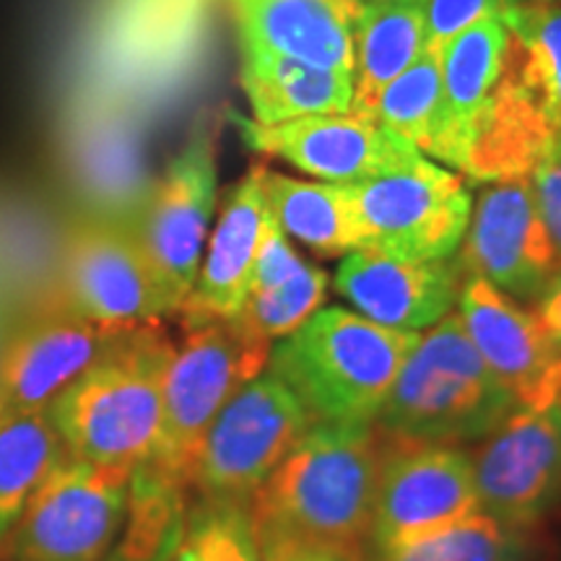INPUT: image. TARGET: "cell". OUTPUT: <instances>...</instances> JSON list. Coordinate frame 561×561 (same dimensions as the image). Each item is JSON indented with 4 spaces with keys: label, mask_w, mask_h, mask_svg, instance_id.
I'll return each instance as SVG.
<instances>
[{
    "label": "cell",
    "mask_w": 561,
    "mask_h": 561,
    "mask_svg": "<svg viewBox=\"0 0 561 561\" xmlns=\"http://www.w3.org/2000/svg\"><path fill=\"white\" fill-rule=\"evenodd\" d=\"M380 473L375 424L314 421L250 500L252 525L364 551Z\"/></svg>",
    "instance_id": "1"
},
{
    "label": "cell",
    "mask_w": 561,
    "mask_h": 561,
    "mask_svg": "<svg viewBox=\"0 0 561 561\" xmlns=\"http://www.w3.org/2000/svg\"><path fill=\"white\" fill-rule=\"evenodd\" d=\"M174 341L161 322L128 328L47 405L70 458L136 468L159 434Z\"/></svg>",
    "instance_id": "2"
},
{
    "label": "cell",
    "mask_w": 561,
    "mask_h": 561,
    "mask_svg": "<svg viewBox=\"0 0 561 561\" xmlns=\"http://www.w3.org/2000/svg\"><path fill=\"white\" fill-rule=\"evenodd\" d=\"M273 343L240 320L187 328L167 369L164 405L151 453L133 468V486L187 502L203 442L224 405L268 367Z\"/></svg>",
    "instance_id": "3"
},
{
    "label": "cell",
    "mask_w": 561,
    "mask_h": 561,
    "mask_svg": "<svg viewBox=\"0 0 561 561\" xmlns=\"http://www.w3.org/2000/svg\"><path fill=\"white\" fill-rule=\"evenodd\" d=\"M419 335L390 331L346 307H322L273 343L268 371L318 421L375 424Z\"/></svg>",
    "instance_id": "4"
},
{
    "label": "cell",
    "mask_w": 561,
    "mask_h": 561,
    "mask_svg": "<svg viewBox=\"0 0 561 561\" xmlns=\"http://www.w3.org/2000/svg\"><path fill=\"white\" fill-rule=\"evenodd\" d=\"M515 409V398L483 364L460 314L450 312L419 335L375 430L392 439L462 445L486 439Z\"/></svg>",
    "instance_id": "5"
},
{
    "label": "cell",
    "mask_w": 561,
    "mask_h": 561,
    "mask_svg": "<svg viewBox=\"0 0 561 561\" xmlns=\"http://www.w3.org/2000/svg\"><path fill=\"white\" fill-rule=\"evenodd\" d=\"M128 466L66 455L42 479L0 549L9 561H104L128 515Z\"/></svg>",
    "instance_id": "6"
},
{
    "label": "cell",
    "mask_w": 561,
    "mask_h": 561,
    "mask_svg": "<svg viewBox=\"0 0 561 561\" xmlns=\"http://www.w3.org/2000/svg\"><path fill=\"white\" fill-rule=\"evenodd\" d=\"M314 421L289 385L265 367L210 424L193 479L198 500L250 504Z\"/></svg>",
    "instance_id": "7"
},
{
    "label": "cell",
    "mask_w": 561,
    "mask_h": 561,
    "mask_svg": "<svg viewBox=\"0 0 561 561\" xmlns=\"http://www.w3.org/2000/svg\"><path fill=\"white\" fill-rule=\"evenodd\" d=\"M362 250L401 261H445L458 252L473 210L471 180L421 157L401 172L348 185Z\"/></svg>",
    "instance_id": "8"
},
{
    "label": "cell",
    "mask_w": 561,
    "mask_h": 561,
    "mask_svg": "<svg viewBox=\"0 0 561 561\" xmlns=\"http://www.w3.org/2000/svg\"><path fill=\"white\" fill-rule=\"evenodd\" d=\"M481 512L473 455L460 445L380 437V473L364 553L385 551Z\"/></svg>",
    "instance_id": "9"
},
{
    "label": "cell",
    "mask_w": 561,
    "mask_h": 561,
    "mask_svg": "<svg viewBox=\"0 0 561 561\" xmlns=\"http://www.w3.org/2000/svg\"><path fill=\"white\" fill-rule=\"evenodd\" d=\"M55 305L104 331L174 318L136 231L115 219H83L68 231Z\"/></svg>",
    "instance_id": "10"
},
{
    "label": "cell",
    "mask_w": 561,
    "mask_h": 561,
    "mask_svg": "<svg viewBox=\"0 0 561 561\" xmlns=\"http://www.w3.org/2000/svg\"><path fill=\"white\" fill-rule=\"evenodd\" d=\"M219 195L216 140L198 128L174 157L130 224L174 318L198 278Z\"/></svg>",
    "instance_id": "11"
},
{
    "label": "cell",
    "mask_w": 561,
    "mask_h": 561,
    "mask_svg": "<svg viewBox=\"0 0 561 561\" xmlns=\"http://www.w3.org/2000/svg\"><path fill=\"white\" fill-rule=\"evenodd\" d=\"M455 261L520 305L538 299L559 257L530 178L483 182Z\"/></svg>",
    "instance_id": "12"
},
{
    "label": "cell",
    "mask_w": 561,
    "mask_h": 561,
    "mask_svg": "<svg viewBox=\"0 0 561 561\" xmlns=\"http://www.w3.org/2000/svg\"><path fill=\"white\" fill-rule=\"evenodd\" d=\"M483 515L533 530L561 502V403L515 409L473 455Z\"/></svg>",
    "instance_id": "13"
},
{
    "label": "cell",
    "mask_w": 561,
    "mask_h": 561,
    "mask_svg": "<svg viewBox=\"0 0 561 561\" xmlns=\"http://www.w3.org/2000/svg\"><path fill=\"white\" fill-rule=\"evenodd\" d=\"M240 130L255 151L333 185H359L385 178L424 157L375 117L354 112L297 117L278 125H261L240 117Z\"/></svg>",
    "instance_id": "14"
},
{
    "label": "cell",
    "mask_w": 561,
    "mask_h": 561,
    "mask_svg": "<svg viewBox=\"0 0 561 561\" xmlns=\"http://www.w3.org/2000/svg\"><path fill=\"white\" fill-rule=\"evenodd\" d=\"M496 382L517 409H549L561 403V356L536 314L479 276H466L458 310Z\"/></svg>",
    "instance_id": "15"
},
{
    "label": "cell",
    "mask_w": 561,
    "mask_h": 561,
    "mask_svg": "<svg viewBox=\"0 0 561 561\" xmlns=\"http://www.w3.org/2000/svg\"><path fill=\"white\" fill-rule=\"evenodd\" d=\"M335 291L354 312L403 333H424L458 310L466 273L453 257L401 261L377 250H356L335 273Z\"/></svg>",
    "instance_id": "16"
},
{
    "label": "cell",
    "mask_w": 561,
    "mask_h": 561,
    "mask_svg": "<svg viewBox=\"0 0 561 561\" xmlns=\"http://www.w3.org/2000/svg\"><path fill=\"white\" fill-rule=\"evenodd\" d=\"M263 178L265 167H252L224 195L219 219L210 229L203 252L198 278L178 312L182 331L206 322L234 320L242 312L250 294L257 248L271 221Z\"/></svg>",
    "instance_id": "17"
},
{
    "label": "cell",
    "mask_w": 561,
    "mask_h": 561,
    "mask_svg": "<svg viewBox=\"0 0 561 561\" xmlns=\"http://www.w3.org/2000/svg\"><path fill=\"white\" fill-rule=\"evenodd\" d=\"M117 333L53 301L0 356V416L45 411Z\"/></svg>",
    "instance_id": "18"
},
{
    "label": "cell",
    "mask_w": 561,
    "mask_h": 561,
    "mask_svg": "<svg viewBox=\"0 0 561 561\" xmlns=\"http://www.w3.org/2000/svg\"><path fill=\"white\" fill-rule=\"evenodd\" d=\"M507 50V26L502 16H489L460 32L439 53V107L434 115L424 157L445 161L462 172L491 91L502 73Z\"/></svg>",
    "instance_id": "19"
},
{
    "label": "cell",
    "mask_w": 561,
    "mask_h": 561,
    "mask_svg": "<svg viewBox=\"0 0 561 561\" xmlns=\"http://www.w3.org/2000/svg\"><path fill=\"white\" fill-rule=\"evenodd\" d=\"M242 53H273L343 70L354 68V13L359 0H229Z\"/></svg>",
    "instance_id": "20"
},
{
    "label": "cell",
    "mask_w": 561,
    "mask_h": 561,
    "mask_svg": "<svg viewBox=\"0 0 561 561\" xmlns=\"http://www.w3.org/2000/svg\"><path fill=\"white\" fill-rule=\"evenodd\" d=\"M354 115L375 117L382 91L426 50V26L421 0L405 3H356L354 13Z\"/></svg>",
    "instance_id": "21"
},
{
    "label": "cell",
    "mask_w": 561,
    "mask_h": 561,
    "mask_svg": "<svg viewBox=\"0 0 561 561\" xmlns=\"http://www.w3.org/2000/svg\"><path fill=\"white\" fill-rule=\"evenodd\" d=\"M502 21L507 50L500 81L561 138V0H523Z\"/></svg>",
    "instance_id": "22"
},
{
    "label": "cell",
    "mask_w": 561,
    "mask_h": 561,
    "mask_svg": "<svg viewBox=\"0 0 561 561\" xmlns=\"http://www.w3.org/2000/svg\"><path fill=\"white\" fill-rule=\"evenodd\" d=\"M240 81L252 107V121L261 125L351 112L354 100L351 73L273 53H242Z\"/></svg>",
    "instance_id": "23"
},
{
    "label": "cell",
    "mask_w": 561,
    "mask_h": 561,
    "mask_svg": "<svg viewBox=\"0 0 561 561\" xmlns=\"http://www.w3.org/2000/svg\"><path fill=\"white\" fill-rule=\"evenodd\" d=\"M263 191L284 234L310 248L314 255L346 257L364 248L348 185L289 178L265 167Z\"/></svg>",
    "instance_id": "24"
},
{
    "label": "cell",
    "mask_w": 561,
    "mask_h": 561,
    "mask_svg": "<svg viewBox=\"0 0 561 561\" xmlns=\"http://www.w3.org/2000/svg\"><path fill=\"white\" fill-rule=\"evenodd\" d=\"M66 455L60 434L45 411L0 416V546L42 479Z\"/></svg>",
    "instance_id": "25"
},
{
    "label": "cell",
    "mask_w": 561,
    "mask_h": 561,
    "mask_svg": "<svg viewBox=\"0 0 561 561\" xmlns=\"http://www.w3.org/2000/svg\"><path fill=\"white\" fill-rule=\"evenodd\" d=\"M364 557L367 561H538V551L533 530L512 528L476 512L450 528Z\"/></svg>",
    "instance_id": "26"
},
{
    "label": "cell",
    "mask_w": 561,
    "mask_h": 561,
    "mask_svg": "<svg viewBox=\"0 0 561 561\" xmlns=\"http://www.w3.org/2000/svg\"><path fill=\"white\" fill-rule=\"evenodd\" d=\"M172 561H263L250 504L195 502Z\"/></svg>",
    "instance_id": "27"
},
{
    "label": "cell",
    "mask_w": 561,
    "mask_h": 561,
    "mask_svg": "<svg viewBox=\"0 0 561 561\" xmlns=\"http://www.w3.org/2000/svg\"><path fill=\"white\" fill-rule=\"evenodd\" d=\"M328 289H331V276L318 265L307 263L297 276L276 286V289L250 291L237 320L244 331L276 343L322 310Z\"/></svg>",
    "instance_id": "28"
},
{
    "label": "cell",
    "mask_w": 561,
    "mask_h": 561,
    "mask_svg": "<svg viewBox=\"0 0 561 561\" xmlns=\"http://www.w3.org/2000/svg\"><path fill=\"white\" fill-rule=\"evenodd\" d=\"M439 55L424 50L409 70L382 91L375 121L424 153L439 107Z\"/></svg>",
    "instance_id": "29"
},
{
    "label": "cell",
    "mask_w": 561,
    "mask_h": 561,
    "mask_svg": "<svg viewBox=\"0 0 561 561\" xmlns=\"http://www.w3.org/2000/svg\"><path fill=\"white\" fill-rule=\"evenodd\" d=\"M523 0H421L426 26V50L442 53V47L450 45L460 32L471 30L473 24L502 16L510 5Z\"/></svg>",
    "instance_id": "30"
},
{
    "label": "cell",
    "mask_w": 561,
    "mask_h": 561,
    "mask_svg": "<svg viewBox=\"0 0 561 561\" xmlns=\"http://www.w3.org/2000/svg\"><path fill=\"white\" fill-rule=\"evenodd\" d=\"M255 528L257 549L263 561H367L364 551L333 549V546L305 541V538L289 536V533L252 525Z\"/></svg>",
    "instance_id": "31"
},
{
    "label": "cell",
    "mask_w": 561,
    "mask_h": 561,
    "mask_svg": "<svg viewBox=\"0 0 561 561\" xmlns=\"http://www.w3.org/2000/svg\"><path fill=\"white\" fill-rule=\"evenodd\" d=\"M533 193H536L538 210H541L546 229L557 250V257L561 263V149L543 159L530 174Z\"/></svg>",
    "instance_id": "32"
},
{
    "label": "cell",
    "mask_w": 561,
    "mask_h": 561,
    "mask_svg": "<svg viewBox=\"0 0 561 561\" xmlns=\"http://www.w3.org/2000/svg\"><path fill=\"white\" fill-rule=\"evenodd\" d=\"M530 312L536 314L546 339L551 341V346L557 348V354L561 356V263L559 268L553 271L549 284L543 286V291L538 294V299L533 301Z\"/></svg>",
    "instance_id": "33"
},
{
    "label": "cell",
    "mask_w": 561,
    "mask_h": 561,
    "mask_svg": "<svg viewBox=\"0 0 561 561\" xmlns=\"http://www.w3.org/2000/svg\"><path fill=\"white\" fill-rule=\"evenodd\" d=\"M359 3H405V0H359Z\"/></svg>",
    "instance_id": "34"
}]
</instances>
